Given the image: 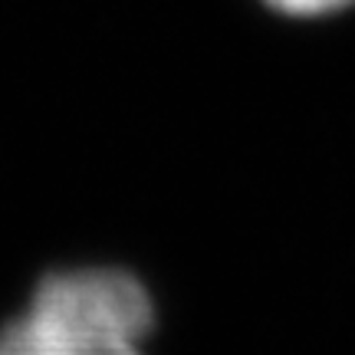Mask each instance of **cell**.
Here are the masks:
<instances>
[{
    "mask_svg": "<svg viewBox=\"0 0 355 355\" xmlns=\"http://www.w3.org/2000/svg\"><path fill=\"white\" fill-rule=\"evenodd\" d=\"M152 290L119 266L46 273L20 313L0 322V355H148Z\"/></svg>",
    "mask_w": 355,
    "mask_h": 355,
    "instance_id": "6da1fadb",
    "label": "cell"
},
{
    "mask_svg": "<svg viewBox=\"0 0 355 355\" xmlns=\"http://www.w3.org/2000/svg\"><path fill=\"white\" fill-rule=\"evenodd\" d=\"M270 10L286 13V17H322V13L343 10L355 0H263Z\"/></svg>",
    "mask_w": 355,
    "mask_h": 355,
    "instance_id": "7a4b0ae2",
    "label": "cell"
}]
</instances>
